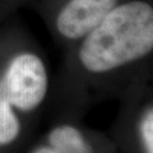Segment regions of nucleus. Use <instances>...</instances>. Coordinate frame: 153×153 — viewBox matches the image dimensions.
I'll return each instance as SVG.
<instances>
[{
    "label": "nucleus",
    "instance_id": "obj_1",
    "mask_svg": "<svg viewBox=\"0 0 153 153\" xmlns=\"http://www.w3.org/2000/svg\"><path fill=\"white\" fill-rule=\"evenodd\" d=\"M84 37L79 59L93 73L142 59L153 50V7L140 0L116 4Z\"/></svg>",
    "mask_w": 153,
    "mask_h": 153
},
{
    "label": "nucleus",
    "instance_id": "obj_2",
    "mask_svg": "<svg viewBox=\"0 0 153 153\" xmlns=\"http://www.w3.org/2000/svg\"><path fill=\"white\" fill-rule=\"evenodd\" d=\"M10 105L21 110L36 107L45 97L47 75L44 63L33 54L17 55L0 83Z\"/></svg>",
    "mask_w": 153,
    "mask_h": 153
},
{
    "label": "nucleus",
    "instance_id": "obj_3",
    "mask_svg": "<svg viewBox=\"0 0 153 153\" xmlns=\"http://www.w3.org/2000/svg\"><path fill=\"white\" fill-rule=\"evenodd\" d=\"M117 4V0H69L56 18V27L66 38L84 37Z\"/></svg>",
    "mask_w": 153,
    "mask_h": 153
},
{
    "label": "nucleus",
    "instance_id": "obj_4",
    "mask_svg": "<svg viewBox=\"0 0 153 153\" xmlns=\"http://www.w3.org/2000/svg\"><path fill=\"white\" fill-rule=\"evenodd\" d=\"M51 147L57 153H89L84 139L71 126H61L50 134Z\"/></svg>",
    "mask_w": 153,
    "mask_h": 153
},
{
    "label": "nucleus",
    "instance_id": "obj_5",
    "mask_svg": "<svg viewBox=\"0 0 153 153\" xmlns=\"http://www.w3.org/2000/svg\"><path fill=\"white\" fill-rule=\"evenodd\" d=\"M12 105L8 101L0 84V146L10 143L17 137L19 124L12 111Z\"/></svg>",
    "mask_w": 153,
    "mask_h": 153
},
{
    "label": "nucleus",
    "instance_id": "obj_6",
    "mask_svg": "<svg viewBox=\"0 0 153 153\" xmlns=\"http://www.w3.org/2000/svg\"><path fill=\"white\" fill-rule=\"evenodd\" d=\"M142 135L148 153H153V111H149L143 119Z\"/></svg>",
    "mask_w": 153,
    "mask_h": 153
},
{
    "label": "nucleus",
    "instance_id": "obj_7",
    "mask_svg": "<svg viewBox=\"0 0 153 153\" xmlns=\"http://www.w3.org/2000/svg\"><path fill=\"white\" fill-rule=\"evenodd\" d=\"M35 153H57L54 148H40Z\"/></svg>",
    "mask_w": 153,
    "mask_h": 153
}]
</instances>
